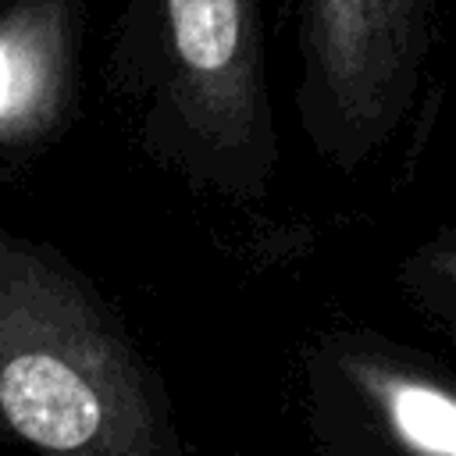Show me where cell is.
<instances>
[{
	"instance_id": "6da1fadb",
	"label": "cell",
	"mask_w": 456,
	"mask_h": 456,
	"mask_svg": "<svg viewBox=\"0 0 456 456\" xmlns=\"http://www.w3.org/2000/svg\"><path fill=\"white\" fill-rule=\"evenodd\" d=\"M0 428L32 456H185L164 374L61 249L0 221Z\"/></svg>"
},
{
	"instance_id": "7a4b0ae2",
	"label": "cell",
	"mask_w": 456,
	"mask_h": 456,
	"mask_svg": "<svg viewBox=\"0 0 456 456\" xmlns=\"http://www.w3.org/2000/svg\"><path fill=\"white\" fill-rule=\"evenodd\" d=\"M107 82L160 167L239 203L267 192L278 128L260 0H125Z\"/></svg>"
},
{
	"instance_id": "3957f363",
	"label": "cell",
	"mask_w": 456,
	"mask_h": 456,
	"mask_svg": "<svg viewBox=\"0 0 456 456\" xmlns=\"http://www.w3.org/2000/svg\"><path fill=\"white\" fill-rule=\"evenodd\" d=\"M296 118L338 171L367 164L410 114L435 46V0H285Z\"/></svg>"
},
{
	"instance_id": "277c9868",
	"label": "cell",
	"mask_w": 456,
	"mask_h": 456,
	"mask_svg": "<svg viewBox=\"0 0 456 456\" xmlns=\"http://www.w3.org/2000/svg\"><path fill=\"white\" fill-rule=\"evenodd\" d=\"M324 456H456V399L428 363L385 342L331 346L314 374Z\"/></svg>"
},
{
	"instance_id": "5b68a950",
	"label": "cell",
	"mask_w": 456,
	"mask_h": 456,
	"mask_svg": "<svg viewBox=\"0 0 456 456\" xmlns=\"http://www.w3.org/2000/svg\"><path fill=\"white\" fill-rule=\"evenodd\" d=\"M86 0H0V175L25 171L78 110Z\"/></svg>"
},
{
	"instance_id": "8992f818",
	"label": "cell",
	"mask_w": 456,
	"mask_h": 456,
	"mask_svg": "<svg viewBox=\"0 0 456 456\" xmlns=\"http://www.w3.org/2000/svg\"><path fill=\"white\" fill-rule=\"evenodd\" d=\"M0 456H4V452H0Z\"/></svg>"
}]
</instances>
